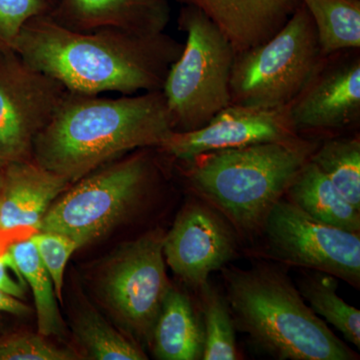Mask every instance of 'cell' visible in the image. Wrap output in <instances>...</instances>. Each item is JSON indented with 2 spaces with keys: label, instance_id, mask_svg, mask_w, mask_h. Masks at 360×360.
Listing matches in <instances>:
<instances>
[{
  "label": "cell",
  "instance_id": "1",
  "mask_svg": "<svg viewBox=\"0 0 360 360\" xmlns=\"http://www.w3.org/2000/svg\"><path fill=\"white\" fill-rule=\"evenodd\" d=\"M184 44L165 32H75L51 16L26 22L13 45L21 58L68 91L99 96L162 90Z\"/></svg>",
  "mask_w": 360,
  "mask_h": 360
},
{
  "label": "cell",
  "instance_id": "2",
  "mask_svg": "<svg viewBox=\"0 0 360 360\" xmlns=\"http://www.w3.org/2000/svg\"><path fill=\"white\" fill-rule=\"evenodd\" d=\"M172 132L162 90L118 98L68 90L32 158L73 184L137 149L158 148Z\"/></svg>",
  "mask_w": 360,
  "mask_h": 360
},
{
  "label": "cell",
  "instance_id": "3",
  "mask_svg": "<svg viewBox=\"0 0 360 360\" xmlns=\"http://www.w3.org/2000/svg\"><path fill=\"white\" fill-rule=\"evenodd\" d=\"M236 328L277 360H356L359 354L310 309L284 270L258 264L222 267Z\"/></svg>",
  "mask_w": 360,
  "mask_h": 360
},
{
  "label": "cell",
  "instance_id": "4",
  "mask_svg": "<svg viewBox=\"0 0 360 360\" xmlns=\"http://www.w3.org/2000/svg\"><path fill=\"white\" fill-rule=\"evenodd\" d=\"M321 141L300 136L203 153L182 163V174L200 200L236 231L262 232L270 210L285 196Z\"/></svg>",
  "mask_w": 360,
  "mask_h": 360
},
{
  "label": "cell",
  "instance_id": "5",
  "mask_svg": "<svg viewBox=\"0 0 360 360\" xmlns=\"http://www.w3.org/2000/svg\"><path fill=\"white\" fill-rule=\"evenodd\" d=\"M153 149H137L71 184L47 210L39 231L65 234L80 248L110 232L158 181Z\"/></svg>",
  "mask_w": 360,
  "mask_h": 360
},
{
  "label": "cell",
  "instance_id": "6",
  "mask_svg": "<svg viewBox=\"0 0 360 360\" xmlns=\"http://www.w3.org/2000/svg\"><path fill=\"white\" fill-rule=\"evenodd\" d=\"M179 27L186 33L179 58L168 70L162 92L175 132L207 124L231 104L229 80L236 51L202 11L184 6Z\"/></svg>",
  "mask_w": 360,
  "mask_h": 360
},
{
  "label": "cell",
  "instance_id": "7",
  "mask_svg": "<svg viewBox=\"0 0 360 360\" xmlns=\"http://www.w3.org/2000/svg\"><path fill=\"white\" fill-rule=\"evenodd\" d=\"M322 56L314 21L300 2L271 39L236 53L229 80L231 104L266 110L288 106Z\"/></svg>",
  "mask_w": 360,
  "mask_h": 360
},
{
  "label": "cell",
  "instance_id": "8",
  "mask_svg": "<svg viewBox=\"0 0 360 360\" xmlns=\"http://www.w3.org/2000/svg\"><path fill=\"white\" fill-rule=\"evenodd\" d=\"M158 229L120 246L104 264L98 292L123 329L143 342L151 333L172 284Z\"/></svg>",
  "mask_w": 360,
  "mask_h": 360
},
{
  "label": "cell",
  "instance_id": "9",
  "mask_svg": "<svg viewBox=\"0 0 360 360\" xmlns=\"http://www.w3.org/2000/svg\"><path fill=\"white\" fill-rule=\"evenodd\" d=\"M267 253L291 266L326 272L359 288L360 234L319 221L284 196L262 229Z\"/></svg>",
  "mask_w": 360,
  "mask_h": 360
},
{
  "label": "cell",
  "instance_id": "10",
  "mask_svg": "<svg viewBox=\"0 0 360 360\" xmlns=\"http://www.w3.org/2000/svg\"><path fill=\"white\" fill-rule=\"evenodd\" d=\"M68 89L21 58L0 49V167L33 160L35 139Z\"/></svg>",
  "mask_w": 360,
  "mask_h": 360
},
{
  "label": "cell",
  "instance_id": "11",
  "mask_svg": "<svg viewBox=\"0 0 360 360\" xmlns=\"http://www.w3.org/2000/svg\"><path fill=\"white\" fill-rule=\"evenodd\" d=\"M359 49H345L322 56L309 82L288 104L291 122L298 134L326 139L359 127Z\"/></svg>",
  "mask_w": 360,
  "mask_h": 360
},
{
  "label": "cell",
  "instance_id": "12",
  "mask_svg": "<svg viewBox=\"0 0 360 360\" xmlns=\"http://www.w3.org/2000/svg\"><path fill=\"white\" fill-rule=\"evenodd\" d=\"M231 226L210 203L191 201L165 234V264L186 285L200 290L210 274L236 257L238 241Z\"/></svg>",
  "mask_w": 360,
  "mask_h": 360
},
{
  "label": "cell",
  "instance_id": "13",
  "mask_svg": "<svg viewBox=\"0 0 360 360\" xmlns=\"http://www.w3.org/2000/svg\"><path fill=\"white\" fill-rule=\"evenodd\" d=\"M298 136L288 105L266 110L229 104L205 127L193 131H174L156 148L170 160L184 161L212 151Z\"/></svg>",
  "mask_w": 360,
  "mask_h": 360
},
{
  "label": "cell",
  "instance_id": "14",
  "mask_svg": "<svg viewBox=\"0 0 360 360\" xmlns=\"http://www.w3.org/2000/svg\"><path fill=\"white\" fill-rule=\"evenodd\" d=\"M70 186L34 160L0 167V229L39 231L53 201Z\"/></svg>",
  "mask_w": 360,
  "mask_h": 360
},
{
  "label": "cell",
  "instance_id": "15",
  "mask_svg": "<svg viewBox=\"0 0 360 360\" xmlns=\"http://www.w3.org/2000/svg\"><path fill=\"white\" fill-rule=\"evenodd\" d=\"M196 7L231 41L236 53L264 44L276 34L300 0H174Z\"/></svg>",
  "mask_w": 360,
  "mask_h": 360
},
{
  "label": "cell",
  "instance_id": "16",
  "mask_svg": "<svg viewBox=\"0 0 360 360\" xmlns=\"http://www.w3.org/2000/svg\"><path fill=\"white\" fill-rule=\"evenodd\" d=\"M168 0H60L51 14L75 32L115 28L127 32H165L170 18Z\"/></svg>",
  "mask_w": 360,
  "mask_h": 360
},
{
  "label": "cell",
  "instance_id": "17",
  "mask_svg": "<svg viewBox=\"0 0 360 360\" xmlns=\"http://www.w3.org/2000/svg\"><path fill=\"white\" fill-rule=\"evenodd\" d=\"M203 328L188 295L172 288L161 307L149 345L160 360L202 359Z\"/></svg>",
  "mask_w": 360,
  "mask_h": 360
},
{
  "label": "cell",
  "instance_id": "18",
  "mask_svg": "<svg viewBox=\"0 0 360 360\" xmlns=\"http://www.w3.org/2000/svg\"><path fill=\"white\" fill-rule=\"evenodd\" d=\"M285 198L310 217L350 232H360V212L350 205L314 161L300 170Z\"/></svg>",
  "mask_w": 360,
  "mask_h": 360
},
{
  "label": "cell",
  "instance_id": "19",
  "mask_svg": "<svg viewBox=\"0 0 360 360\" xmlns=\"http://www.w3.org/2000/svg\"><path fill=\"white\" fill-rule=\"evenodd\" d=\"M8 251L23 281L32 291L39 333L46 338L63 335L65 321L59 311L53 281L40 260L32 239L28 236L13 241Z\"/></svg>",
  "mask_w": 360,
  "mask_h": 360
},
{
  "label": "cell",
  "instance_id": "20",
  "mask_svg": "<svg viewBox=\"0 0 360 360\" xmlns=\"http://www.w3.org/2000/svg\"><path fill=\"white\" fill-rule=\"evenodd\" d=\"M296 286L315 314L335 326L354 347H360V311L338 295L336 277L309 270Z\"/></svg>",
  "mask_w": 360,
  "mask_h": 360
},
{
  "label": "cell",
  "instance_id": "21",
  "mask_svg": "<svg viewBox=\"0 0 360 360\" xmlns=\"http://www.w3.org/2000/svg\"><path fill=\"white\" fill-rule=\"evenodd\" d=\"M316 27L322 56L360 49V0H300Z\"/></svg>",
  "mask_w": 360,
  "mask_h": 360
},
{
  "label": "cell",
  "instance_id": "22",
  "mask_svg": "<svg viewBox=\"0 0 360 360\" xmlns=\"http://www.w3.org/2000/svg\"><path fill=\"white\" fill-rule=\"evenodd\" d=\"M314 161L345 200L360 212V139L359 132L322 139Z\"/></svg>",
  "mask_w": 360,
  "mask_h": 360
},
{
  "label": "cell",
  "instance_id": "23",
  "mask_svg": "<svg viewBox=\"0 0 360 360\" xmlns=\"http://www.w3.org/2000/svg\"><path fill=\"white\" fill-rule=\"evenodd\" d=\"M203 317V360L240 359L236 328L225 295L210 281L200 288Z\"/></svg>",
  "mask_w": 360,
  "mask_h": 360
},
{
  "label": "cell",
  "instance_id": "24",
  "mask_svg": "<svg viewBox=\"0 0 360 360\" xmlns=\"http://www.w3.org/2000/svg\"><path fill=\"white\" fill-rule=\"evenodd\" d=\"M75 335L90 359L146 360L141 347L118 333L94 309H85L75 321Z\"/></svg>",
  "mask_w": 360,
  "mask_h": 360
},
{
  "label": "cell",
  "instance_id": "25",
  "mask_svg": "<svg viewBox=\"0 0 360 360\" xmlns=\"http://www.w3.org/2000/svg\"><path fill=\"white\" fill-rule=\"evenodd\" d=\"M40 333H14L0 336V360H77L79 355L58 347Z\"/></svg>",
  "mask_w": 360,
  "mask_h": 360
},
{
  "label": "cell",
  "instance_id": "26",
  "mask_svg": "<svg viewBox=\"0 0 360 360\" xmlns=\"http://www.w3.org/2000/svg\"><path fill=\"white\" fill-rule=\"evenodd\" d=\"M37 255L51 274L59 302H63L65 274L68 260L80 246L75 239L54 231H37L30 236Z\"/></svg>",
  "mask_w": 360,
  "mask_h": 360
},
{
  "label": "cell",
  "instance_id": "27",
  "mask_svg": "<svg viewBox=\"0 0 360 360\" xmlns=\"http://www.w3.org/2000/svg\"><path fill=\"white\" fill-rule=\"evenodd\" d=\"M60 0H0V49L13 51L14 42L26 22L51 16Z\"/></svg>",
  "mask_w": 360,
  "mask_h": 360
},
{
  "label": "cell",
  "instance_id": "28",
  "mask_svg": "<svg viewBox=\"0 0 360 360\" xmlns=\"http://www.w3.org/2000/svg\"><path fill=\"white\" fill-rule=\"evenodd\" d=\"M34 231L32 229H0V291L22 300L25 297V281L20 276L8 248L13 241L28 238Z\"/></svg>",
  "mask_w": 360,
  "mask_h": 360
},
{
  "label": "cell",
  "instance_id": "29",
  "mask_svg": "<svg viewBox=\"0 0 360 360\" xmlns=\"http://www.w3.org/2000/svg\"><path fill=\"white\" fill-rule=\"evenodd\" d=\"M1 314L26 316L30 314V307L21 302L20 298L0 291V314Z\"/></svg>",
  "mask_w": 360,
  "mask_h": 360
}]
</instances>
